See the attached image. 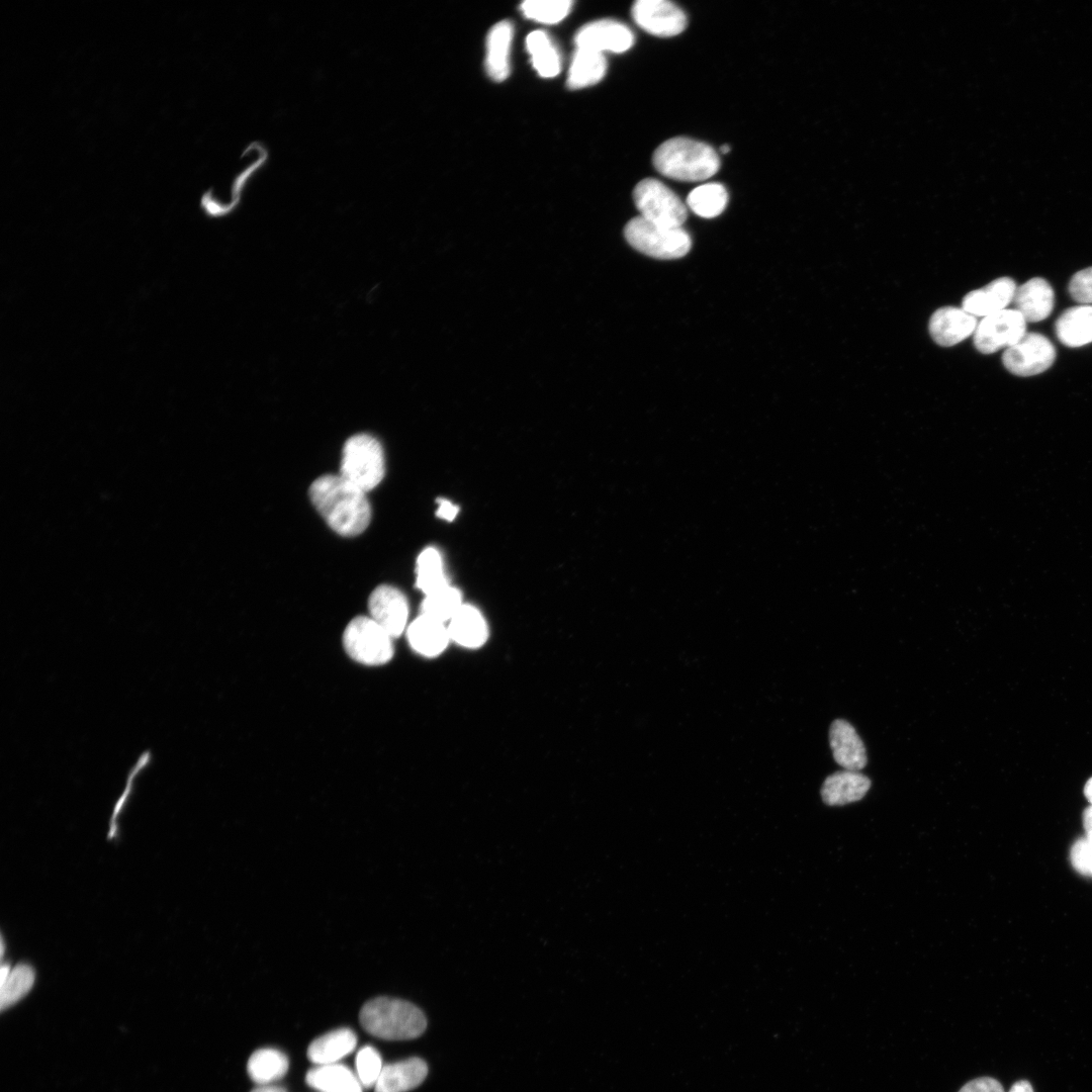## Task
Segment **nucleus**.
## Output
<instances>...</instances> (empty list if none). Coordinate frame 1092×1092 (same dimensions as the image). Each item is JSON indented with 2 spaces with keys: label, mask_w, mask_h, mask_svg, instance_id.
<instances>
[{
  "label": "nucleus",
  "mask_w": 1092,
  "mask_h": 1092,
  "mask_svg": "<svg viewBox=\"0 0 1092 1092\" xmlns=\"http://www.w3.org/2000/svg\"><path fill=\"white\" fill-rule=\"evenodd\" d=\"M305 1081L321 1092H362L358 1077L348 1067L338 1063L309 1070Z\"/></svg>",
  "instance_id": "obj_23"
},
{
  "label": "nucleus",
  "mask_w": 1092,
  "mask_h": 1092,
  "mask_svg": "<svg viewBox=\"0 0 1092 1092\" xmlns=\"http://www.w3.org/2000/svg\"><path fill=\"white\" fill-rule=\"evenodd\" d=\"M370 618L380 625L392 638L405 629L408 605L404 595L394 586H377L368 600Z\"/></svg>",
  "instance_id": "obj_12"
},
{
  "label": "nucleus",
  "mask_w": 1092,
  "mask_h": 1092,
  "mask_svg": "<svg viewBox=\"0 0 1092 1092\" xmlns=\"http://www.w3.org/2000/svg\"><path fill=\"white\" fill-rule=\"evenodd\" d=\"M407 639L415 651L425 656L441 653L450 639L443 622L420 615L407 628Z\"/></svg>",
  "instance_id": "obj_22"
},
{
  "label": "nucleus",
  "mask_w": 1092,
  "mask_h": 1092,
  "mask_svg": "<svg viewBox=\"0 0 1092 1092\" xmlns=\"http://www.w3.org/2000/svg\"><path fill=\"white\" fill-rule=\"evenodd\" d=\"M626 241L649 257L675 259L689 253L692 240L682 228H671L636 216L624 229Z\"/></svg>",
  "instance_id": "obj_5"
},
{
  "label": "nucleus",
  "mask_w": 1092,
  "mask_h": 1092,
  "mask_svg": "<svg viewBox=\"0 0 1092 1092\" xmlns=\"http://www.w3.org/2000/svg\"><path fill=\"white\" fill-rule=\"evenodd\" d=\"M457 513L458 508L455 505L446 499L439 500V508L437 510L438 517L447 521H452L456 517Z\"/></svg>",
  "instance_id": "obj_37"
},
{
  "label": "nucleus",
  "mask_w": 1092,
  "mask_h": 1092,
  "mask_svg": "<svg viewBox=\"0 0 1092 1092\" xmlns=\"http://www.w3.org/2000/svg\"><path fill=\"white\" fill-rule=\"evenodd\" d=\"M449 636L465 647H478L487 637V626L480 612L469 605H462L450 620Z\"/></svg>",
  "instance_id": "obj_24"
},
{
  "label": "nucleus",
  "mask_w": 1092,
  "mask_h": 1092,
  "mask_svg": "<svg viewBox=\"0 0 1092 1092\" xmlns=\"http://www.w3.org/2000/svg\"><path fill=\"white\" fill-rule=\"evenodd\" d=\"M448 585L439 551L429 547L417 560V586L427 596Z\"/></svg>",
  "instance_id": "obj_30"
},
{
  "label": "nucleus",
  "mask_w": 1092,
  "mask_h": 1092,
  "mask_svg": "<svg viewBox=\"0 0 1092 1092\" xmlns=\"http://www.w3.org/2000/svg\"><path fill=\"white\" fill-rule=\"evenodd\" d=\"M1084 795L1092 805V778L1087 781L1084 787Z\"/></svg>",
  "instance_id": "obj_41"
},
{
  "label": "nucleus",
  "mask_w": 1092,
  "mask_h": 1092,
  "mask_svg": "<svg viewBox=\"0 0 1092 1092\" xmlns=\"http://www.w3.org/2000/svg\"><path fill=\"white\" fill-rule=\"evenodd\" d=\"M34 971L28 964H18L10 968L4 964L1 969V1009L13 1005L32 988Z\"/></svg>",
  "instance_id": "obj_28"
},
{
  "label": "nucleus",
  "mask_w": 1092,
  "mask_h": 1092,
  "mask_svg": "<svg viewBox=\"0 0 1092 1092\" xmlns=\"http://www.w3.org/2000/svg\"><path fill=\"white\" fill-rule=\"evenodd\" d=\"M730 150H731V148H730V146H729V145H723V146L721 147V152H722V153H724V154H727V153H729V152H730Z\"/></svg>",
  "instance_id": "obj_42"
},
{
  "label": "nucleus",
  "mask_w": 1092,
  "mask_h": 1092,
  "mask_svg": "<svg viewBox=\"0 0 1092 1092\" xmlns=\"http://www.w3.org/2000/svg\"><path fill=\"white\" fill-rule=\"evenodd\" d=\"M652 162L661 175L685 182L704 181L720 168L719 156L710 145L686 136L659 145Z\"/></svg>",
  "instance_id": "obj_2"
},
{
  "label": "nucleus",
  "mask_w": 1092,
  "mask_h": 1092,
  "mask_svg": "<svg viewBox=\"0 0 1092 1092\" xmlns=\"http://www.w3.org/2000/svg\"><path fill=\"white\" fill-rule=\"evenodd\" d=\"M1070 859L1079 874L1092 877V841L1086 837L1076 840L1070 850Z\"/></svg>",
  "instance_id": "obj_35"
},
{
  "label": "nucleus",
  "mask_w": 1092,
  "mask_h": 1092,
  "mask_svg": "<svg viewBox=\"0 0 1092 1092\" xmlns=\"http://www.w3.org/2000/svg\"><path fill=\"white\" fill-rule=\"evenodd\" d=\"M1071 297L1080 304L1092 303V267L1078 271L1069 283Z\"/></svg>",
  "instance_id": "obj_34"
},
{
  "label": "nucleus",
  "mask_w": 1092,
  "mask_h": 1092,
  "mask_svg": "<svg viewBox=\"0 0 1092 1092\" xmlns=\"http://www.w3.org/2000/svg\"><path fill=\"white\" fill-rule=\"evenodd\" d=\"M1056 359L1053 343L1039 333H1025L1014 345L1005 349L1002 362L1017 376H1033L1044 372Z\"/></svg>",
  "instance_id": "obj_8"
},
{
  "label": "nucleus",
  "mask_w": 1092,
  "mask_h": 1092,
  "mask_svg": "<svg viewBox=\"0 0 1092 1092\" xmlns=\"http://www.w3.org/2000/svg\"><path fill=\"white\" fill-rule=\"evenodd\" d=\"M727 202L728 192L724 185L717 182L702 184L694 188L687 197L689 208L705 218L721 214Z\"/></svg>",
  "instance_id": "obj_29"
},
{
  "label": "nucleus",
  "mask_w": 1092,
  "mask_h": 1092,
  "mask_svg": "<svg viewBox=\"0 0 1092 1092\" xmlns=\"http://www.w3.org/2000/svg\"><path fill=\"white\" fill-rule=\"evenodd\" d=\"M1026 333V322L1014 308L983 317L974 332V345L983 354H992L1017 343Z\"/></svg>",
  "instance_id": "obj_9"
},
{
  "label": "nucleus",
  "mask_w": 1092,
  "mask_h": 1092,
  "mask_svg": "<svg viewBox=\"0 0 1092 1092\" xmlns=\"http://www.w3.org/2000/svg\"><path fill=\"white\" fill-rule=\"evenodd\" d=\"M829 741L834 760L847 770L863 768L867 753L862 740L853 726L845 720H835L829 730Z\"/></svg>",
  "instance_id": "obj_16"
},
{
  "label": "nucleus",
  "mask_w": 1092,
  "mask_h": 1092,
  "mask_svg": "<svg viewBox=\"0 0 1092 1092\" xmlns=\"http://www.w3.org/2000/svg\"><path fill=\"white\" fill-rule=\"evenodd\" d=\"M1012 302L1026 324L1037 323L1052 313L1055 293L1045 279L1034 277L1016 288Z\"/></svg>",
  "instance_id": "obj_15"
},
{
  "label": "nucleus",
  "mask_w": 1092,
  "mask_h": 1092,
  "mask_svg": "<svg viewBox=\"0 0 1092 1092\" xmlns=\"http://www.w3.org/2000/svg\"><path fill=\"white\" fill-rule=\"evenodd\" d=\"M1083 825L1086 832V838L1092 841V805L1087 807L1083 813Z\"/></svg>",
  "instance_id": "obj_38"
},
{
  "label": "nucleus",
  "mask_w": 1092,
  "mask_h": 1092,
  "mask_svg": "<svg viewBox=\"0 0 1092 1092\" xmlns=\"http://www.w3.org/2000/svg\"><path fill=\"white\" fill-rule=\"evenodd\" d=\"M977 325V318L962 307L944 306L931 315L929 333L935 343L950 347L973 335Z\"/></svg>",
  "instance_id": "obj_13"
},
{
  "label": "nucleus",
  "mask_w": 1092,
  "mask_h": 1092,
  "mask_svg": "<svg viewBox=\"0 0 1092 1092\" xmlns=\"http://www.w3.org/2000/svg\"><path fill=\"white\" fill-rule=\"evenodd\" d=\"M631 14L641 29L658 37L677 35L687 27L686 13L667 0H637Z\"/></svg>",
  "instance_id": "obj_10"
},
{
  "label": "nucleus",
  "mask_w": 1092,
  "mask_h": 1092,
  "mask_svg": "<svg viewBox=\"0 0 1092 1092\" xmlns=\"http://www.w3.org/2000/svg\"><path fill=\"white\" fill-rule=\"evenodd\" d=\"M1009 1092H1034L1031 1084L1026 1080H1019L1015 1082Z\"/></svg>",
  "instance_id": "obj_39"
},
{
  "label": "nucleus",
  "mask_w": 1092,
  "mask_h": 1092,
  "mask_svg": "<svg viewBox=\"0 0 1092 1092\" xmlns=\"http://www.w3.org/2000/svg\"><path fill=\"white\" fill-rule=\"evenodd\" d=\"M461 595L449 584L426 596L421 615L443 622L451 620L461 608Z\"/></svg>",
  "instance_id": "obj_31"
},
{
  "label": "nucleus",
  "mask_w": 1092,
  "mask_h": 1092,
  "mask_svg": "<svg viewBox=\"0 0 1092 1092\" xmlns=\"http://www.w3.org/2000/svg\"><path fill=\"white\" fill-rule=\"evenodd\" d=\"M289 1067L286 1055L276 1049H260L254 1052L247 1064L250 1078L259 1085H269L281 1079Z\"/></svg>",
  "instance_id": "obj_27"
},
{
  "label": "nucleus",
  "mask_w": 1092,
  "mask_h": 1092,
  "mask_svg": "<svg viewBox=\"0 0 1092 1092\" xmlns=\"http://www.w3.org/2000/svg\"><path fill=\"white\" fill-rule=\"evenodd\" d=\"M527 51L536 72L543 78H553L560 73L561 56L551 36L544 30H534L527 35Z\"/></svg>",
  "instance_id": "obj_26"
},
{
  "label": "nucleus",
  "mask_w": 1092,
  "mask_h": 1092,
  "mask_svg": "<svg viewBox=\"0 0 1092 1092\" xmlns=\"http://www.w3.org/2000/svg\"><path fill=\"white\" fill-rule=\"evenodd\" d=\"M357 1036L350 1028H338L315 1038L307 1049V1057L313 1064H336L354 1051Z\"/></svg>",
  "instance_id": "obj_21"
},
{
  "label": "nucleus",
  "mask_w": 1092,
  "mask_h": 1092,
  "mask_svg": "<svg viewBox=\"0 0 1092 1092\" xmlns=\"http://www.w3.org/2000/svg\"><path fill=\"white\" fill-rule=\"evenodd\" d=\"M309 497L327 524L342 536L359 535L370 523L366 492L341 474L316 478L309 487Z\"/></svg>",
  "instance_id": "obj_1"
},
{
  "label": "nucleus",
  "mask_w": 1092,
  "mask_h": 1092,
  "mask_svg": "<svg viewBox=\"0 0 1092 1092\" xmlns=\"http://www.w3.org/2000/svg\"><path fill=\"white\" fill-rule=\"evenodd\" d=\"M355 1065L361 1085L366 1088L374 1086L383 1068L379 1053L373 1046L366 1045L358 1052Z\"/></svg>",
  "instance_id": "obj_33"
},
{
  "label": "nucleus",
  "mask_w": 1092,
  "mask_h": 1092,
  "mask_svg": "<svg viewBox=\"0 0 1092 1092\" xmlns=\"http://www.w3.org/2000/svg\"><path fill=\"white\" fill-rule=\"evenodd\" d=\"M384 472L383 449L377 439L362 433L346 441L340 472L344 478L367 492L380 483Z\"/></svg>",
  "instance_id": "obj_4"
},
{
  "label": "nucleus",
  "mask_w": 1092,
  "mask_h": 1092,
  "mask_svg": "<svg viewBox=\"0 0 1092 1092\" xmlns=\"http://www.w3.org/2000/svg\"><path fill=\"white\" fill-rule=\"evenodd\" d=\"M251 1092H287L285 1088L275 1085H260Z\"/></svg>",
  "instance_id": "obj_40"
},
{
  "label": "nucleus",
  "mask_w": 1092,
  "mask_h": 1092,
  "mask_svg": "<svg viewBox=\"0 0 1092 1092\" xmlns=\"http://www.w3.org/2000/svg\"><path fill=\"white\" fill-rule=\"evenodd\" d=\"M633 200L640 216L657 224L681 228L687 206L665 184L654 178L641 180L633 190Z\"/></svg>",
  "instance_id": "obj_7"
},
{
  "label": "nucleus",
  "mask_w": 1092,
  "mask_h": 1092,
  "mask_svg": "<svg viewBox=\"0 0 1092 1092\" xmlns=\"http://www.w3.org/2000/svg\"><path fill=\"white\" fill-rule=\"evenodd\" d=\"M635 41L633 31L624 23L614 19H600L581 26L574 36L577 49H585L601 54L606 52L622 54L630 50Z\"/></svg>",
  "instance_id": "obj_11"
},
{
  "label": "nucleus",
  "mask_w": 1092,
  "mask_h": 1092,
  "mask_svg": "<svg viewBox=\"0 0 1092 1092\" xmlns=\"http://www.w3.org/2000/svg\"><path fill=\"white\" fill-rule=\"evenodd\" d=\"M606 71L604 54L576 48L568 70L567 86L570 89L593 86L605 77Z\"/></svg>",
  "instance_id": "obj_25"
},
{
  "label": "nucleus",
  "mask_w": 1092,
  "mask_h": 1092,
  "mask_svg": "<svg viewBox=\"0 0 1092 1092\" xmlns=\"http://www.w3.org/2000/svg\"><path fill=\"white\" fill-rule=\"evenodd\" d=\"M1016 284L1010 277H1000L986 286L967 293L962 308L973 316H988L1006 307L1013 301Z\"/></svg>",
  "instance_id": "obj_14"
},
{
  "label": "nucleus",
  "mask_w": 1092,
  "mask_h": 1092,
  "mask_svg": "<svg viewBox=\"0 0 1092 1092\" xmlns=\"http://www.w3.org/2000/svg\"><path fill=\"white\" fill-rule=\"evenodd\" d=\"M514 36L513 24L508 20L495 23L486 37L485 68L487 75L496 82L510 74V54Z\"/></svg>",
  "instance_id": "obj_18"
},
{
  "label": "nucleus",
  "mask_w": 1092,
  "mask_h": 1092,
  "mask_svg": "<svg viewBox=\"0 0 1092 1092\" xmlns=\"http://www.w3.org/2000/svg\"><path fill=\"white\" fill-rule=\"evenodd\" d=\"M428 1066L420 1058H411L383 1066L374 1085L375 1092H407L423 1083Z\"/></svg>",
  "instance_id": "obj_17"
},
{
  "label": "nucleus",
  "mask_w": 1092,
  "mask_h": 1092,
  "mask_svg": "<svg viewBox=\"0 0 1092 1092\" xmlns=\"http://www.w3.org/2000/svg\"><path fill=\"white\" fill-rule=\"evenodd\" d=\"M871 787V780L856 770L837 771L824 781L821 796L830 806L845 805L860 800Z\"/></svg>",
  "instance_id": "obj_19"
},
{
  "label": "nucleus",
  "mask_w": 1092,
  "mask_h": 1092,
  "mask_svg": "<svg viewBox=\"0 0 1092 1092\" xmlns=\"http://www.w3.org/2000/svg\"><path fill=\"white\" fill-rule=\"evenodd\" d=\"M343 645L351 658L367 665L383 664L393 655L392 637L370 617H356L347 625Z\"/></svg>",
  "instance_id": "obj_6"
},
{
  "label": "nucleus",
  "mask_w": 1092,
  "mask_h": 1092,
  "mask_svg": "<svg viewBox=\"0 0 1092 1092\" xmlns=\"http://www.w3.org/2000/svg\"><path fill=\"white\" fill-rule=\"evenodd\" d=\"M362 1027L372 1035L389 1040L420 1036L427 1027L423 1011L413 1003L390 997H376L361 1008Z\"/></svg>",
  "instance_id": "obj_3"
},
{
  "label": "nucleus",
  "mask_w": 1092,
  "mask_h": 1092,
  "mask_svg": "<svg viewBox=\"0 0 1092 1092\" xmlns=\"http://www.w3.org/2000/svg\"><path fill=\"white\" fill-rule=\"evenodd\" d=\"M572 5L570 0H527L520 9L525 17L533 21L554 24L569 14Z\"/></svg>",
  "instance_id": "obj_32"
},
{
  "label": "nucleus",
  "mask_w": 1092,
  "mask_h": 1092,
  "mask_svg": "<svg viewBox=\"0 0 1092 1092\" xmlns=\"http://www.w3.org/2000/svg\"><path fill=\"white\" fill-rule=\"evenodd\" d=\"M959 1092H1004L1001 1083L992 1077H979L966 1083Z\"/></svg>",
  "instance_id": "obj_36"
},
{
  "label": "nucleus",
  "mask_w": 1092,
  "mask_h": 1092,
  "mask_svg": "<svg viewBox=\"0 0 1092 1092\" xmlns=\"http://www.w3.org/2000/svg\"><path fill=\"white\" fill-rule=\"evenodd\" d=\"M1058 339L1067 347H1081L1092 342V305L1080 304L1066 309L1055 325Z\"/></svg>",
  "instance_id": "obj_20"
}]
</instances>
